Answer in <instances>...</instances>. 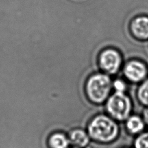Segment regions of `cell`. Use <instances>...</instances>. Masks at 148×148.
<instances>
[{
  "label": "cell",
  "mask_w": 148,
  "mask_h": 148,
  "mask_svg": "<svg viewBox=\"0 0 148 148\" xmlns=\"http://www.w3.org/2000/svg\"><path fill=\"white\" fill-rule=\"evenodd\" d=\"M126 77L133 82L142 80L146 75V69L144 65L138 62L129 63L125 68Z\"/></svg>",
  "instance_id": "5"
},
{
  "label": "cell",
  "mask_w": 148,
  "mask_h": 148,
  "mask_svg": "<svg viewBox=\"0 0 148 148\" xmlns=\"http://www.w3.org/2000/svg\"><path fill=\"white\" fill-rule=\"evenodd\" d=\"M132 30L138 38H148V18L139 17L132 24Z\"/></svg>",
  "instance_id": "6"
},
{
  "label": "cell",
  "mask_w": 148,
  "mask_h": 148,
  "mask_svg": "<svg viewBox=\"0 0 148 148\" xmlns=\"http://www.w3.org/2000/svg\"><path fill=\"white\" fill-rule=\"evenodd\" d=\"M144 114L145 121H146V122L148 123V108L144 111Z\"/></svg>",
  "instance_id": "13"
},
{
  "label": "cell",
  "mask_w": 148,
  "mask_h": 148,
  "mask_svg": "<svg viewBox=\"0 0 148 148\" xmlns=\"http://www.w3.org/2000/svg\"><path fill=\"white\" fill-rule=\"evenodd\" d=\"M99 63L102 69L110 74L115 73L118 70L121 63V57L116 50L107 48L100 52Z\"/></svg>",
  "instance_id": "4"
},
{
  "label": "cell",
  "mask_w": 148,
  "mask_h": 148,
  "mask_svg": "<svg viewBox=\"0 0 148 148\" xmlns=\"http://www.w3.org/2000/svg\"><path fill=\"white\" fill-rule=\"evenodd\" d=\"M69 143V140L62 133H55L49 139V144L52 148H68Z\"/></svg>",
  "instance_id": "8"
},
{
  "label": "cell",
  "mask_w": 148,
  "mask_h": 148,
  "mask_svg": "<svg viewBox=\"0 0 148 148\" xmlns=\"http://www.w3.org/2000/svg\"><path fill=\"white\" fill-rule=\"evenodd\" d=\"M88 131L94 139L101 142H109L117 135L118 127L110 118L105 115L95 118L90 123Z\"/></svg>",
  "instance_id": "1"
},
{
  "label": "cell",
  "mask_w": 148,
  "mask_h": 148,
  "mask_svg": "<svg viewBox=\"0 0 148 148\" xmlns=\"http://www.w3.org/2000/svg\"><path fill=\"white\" fill-rule=\"evenodd\" d=\"M134 146L135 148H148V134L139 136L135 142Z\"/></svg>",
  "instance_id": "11"
},
{
  "label": "cell",
  "mask_w": 148,
  "mask_h": 148,
  "mask_svg": "<svg viewBox=\"0 0 148 148\" xmlns=\"http://www.w3.org/2000/svg\"><path fill=\"white\" fill-rule=\"evenodd\" d=\"M70 140L73 144L79 147L86 146L89 142V137L83 130H75L70 134Z\"/></svg>",
  "instance_id": "7"
},
{
  "label": "cell",
  "mask_w": 148,
  "mask_h": 148,
  "mask_svg": "<svg viewBox=\"0 0 148 148\" xmlns=\"http://www.w3.org/2000/svg\"><path fill=\"white\" fill-rule=\"evenodd\" d=\"M107 106L110 114L119 120L127 118L131 108L130 100L121 92H116L111 96Z\"/></svg>",
  "instance_id": "3"
},
{
  "label": "cell",
  "mask_w": 148,
  "mask_h": 148,
  "mask_svg": "<svg viewBox=\"0 0 148 148\" xmlns=\"http://www.w3.org/2000/svg\"><path fill=\"white\" fill-rule=\"evenodd\" d=\"M138 96L142 102L148 104V80L144 82L140 88Z\"/></svg>",
  "instance_id": "10"
},
{
  "label": "cell",
  "mask_w": 148,
  "mask_h": 148,
  "mask_svg": "<svg viewBox=\"0 0 148 148\" xmlns=\"http://www.w3.org/2000/svg\"><path fill=\"white\" fill-rule=\"evenodd\" d=\"M114 87L116 92H121L123 93L125 89V85L122 81L120 80H117L114 83Z\"/></svg>",
  "instance_id": "12"
},
{
  "label": "cell",
  "mask_w": 148,
  "mask_h": 148,
  "mask_svg": "<svg viewBox=\"0 0 148 148\" xmlns=\"http://www.w3.org/2000/svg\"><path fill=\"white\" fill-rule=\"evenodd\" d=\"M127 127L132 133H138L144 129V123L138 116H132L128 119Z\"/></svg>",
  "instance_id": "9"
},
{
  "label": "cell",
  "mask_w": 148,
  "mask_h": 148,
  "mask_svg": "<svg viewBox=\"0 0 148 148\" xmlns=\"http://www.w3.org/2000/svg\"><path fill=\"white\" fill-rule=\"evenodd\" d=\"M111 87L109 76L97 74L91 76L86 84L87 94L93 102L99 103L106 99Z\"/></svg>",
  "instance_id": "2"
}]
</instances>
